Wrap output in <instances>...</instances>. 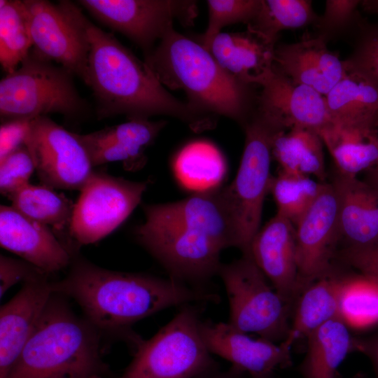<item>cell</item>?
Wrapping results in <instances>:
<instances>
[{
	"instance_id": "6da1fadb",
	"label": "cell",
	"mask_w": 378,
	"mask_h": 378,
	"mask_svg": "<svg viewBox=\"0 0 378 378\" xmlns=\"http://www.w3.org/2000/svg\"><path fill=\"white\" fill-rule=\"evenodd\" d=\"M70 265L64 279L51 281L52 293L74 299L98 330L122 334L135 347L141 341L130 332L136 322L169 307L219 299L172 277L109 270L81 258Z\"/></svg>"
},
{
	"instance_id": "7a4b0ae2",
	"label": "cell",
	"mask_w": 378,
	"mask_h": 378,
	"mask_svg": "<svg viewBox=\"0 0 378 378\" xmlns=\"http://www.w3.org/2000/svg\"><path fill=\"white\" fill-rule=\"evenodd\" d=\"M90 53L85 83L91 88L99 119L124 115L128 120L164 115L194 131L211 129L216 120L173 96L144 61L111 33L85 21Z\"/></svg>"
},
{
	"instance_id": "3957f363",
	"label": "cell",
	"mask_w": 378,
	"mask_h": 378,
	"mask_svg": "<svg viewBox=\"0 0 378 378\" xmlns=\"http://www.w3.org/2000/svg\"><path fill=\"white\" fill-rule=\"evenodd\" d=\"M144 61L164 86L182 90L190 106L206 116L223 115L242 126L256 108L258 85L225 71L200 42L174 28Z\"/></svg>"
},
{
	"instance_id": "277c9868",
	"label": "cell",
	"mask_w": 378,
	"mask_h": 378,
	"mask_svg": "<svg viewBox=\"0 0 378 378\" xmlns=\"http://www.w3.org/2000/svg\"><path fill=\"white\" fill-rule=\"evenodd\" d=\"M136 239L169 273L188 285H200L218 274L225 249L199 206L192 200L147 204Z\"/></svg>"
},
{
	"instance_id": "5b68a950",
	"label": "cell",
	"mask_w": 378,
	"mask_h": 378,
	"mask_svg": "<svg viewBox=\"0 0 378 378\" xmlns=\"http://www.w3.org/2000/svg\"><path fill=\"white\" fill-rule=\"evenodd\" d=\"M104 370L99 330L52 293L6 378H92Z\"/></svg>"
},
{
	"instance_id": "8992f818",
	"label": "cell",
	"mask_w": 378,
	"mask_h": 378,
	"mask_svg": "<svg viewBox=\"0 0 378 378\" xmlns=\"http://www.w3.org/2000/svg\"><path fill=\"white\" fill-rule=\"evenodd\" d=\"M74 76L31 48L20 66L0 81L1 121L52 113L70 118L85 115L88 105L77 90Z\"/></svg>"
},
{
	"instance_id": "52a82bcc",
	"label": "cell",
	"mask_w": 378,
	"mask_h": 378,
	"mask_svg": "<svg viewBox=\"0 0 378 378\" xmlns=\"http://www.w3.org/2000/svg\"><path fill=\"white\" fill-rule=\"evenodd\" d=\"M242 127V157L235 178L225 190L236 225L237 248L249 254L252 240L260 228L264 200L273 177V143L277 134L286 130L256 108Z\"/></svg>"
},
{
	"instance_id": "ba28073f",
	"label": "cell",
	"mask_w": 378,
	"mask_h": 378,
	"mask_svg": "<svg viewBox=\"0 0 378 378\" xmlns=\"http://www.w3.org/2000/svg\"><path fill=\"white\" fill-rule=\"evenodd\" d=\"M200 310L181 307L173 318L136 346L120 378H195L217 369L200 331Z\"/></svg>"
},
{
	"instance_id": "9c48e42d",
	"label": "cell",
	"mask_w": 378,
	"mask_h": 378,
	"mask_svg": "<svg viewBox=\"0 0 378 378\" xmlns=\"http://www.w3.org/2000/svg\"><path fill=\"white\" fill-rule=\"evenodd\" d=\"M218 275L228 299L232 326L275 343L289 336L290 305L269 284L250 255L221 263Z\"/></svg>"
},
{
	"instance_id": "30bf717a",
	"label": "cell",
	"mask_w": 378,
	"mask_h": 378,
	"mask_svg": "<svg viewBox=\"0 0 378 378\" xmlns=\"http://www.w3.org/2000/svg\"><path fill=\"white\" fill-rule=\"evenodd\" d=\"M148 183L94 171L75 203L71 238L87 245L111 234L138 206Z\"/></svg>"
},
{
	"instance_id": "8fae6325",
	"label": "cell",
	"mask_w": 378,
	"mask_h": 378,
	"mask_svg": "<svg viewBox=\"0 0 378 378\" xmlns=\"http://www.w3.org/2000/svg\"><path fill=\"white\" fill-rule=\"evenodd\" d=\"M24 2L29 14L32 50L85 82L90 47L86 17L81 10L69 1Z\"/></svg>"
},
{
	"instance_id": "7c38bea8",
	"label": "cell",
	"mask_w": 378,
	"mask_h": 378,
	"mask_svg": "<svg viewBox=\"0 0 378 378\" xmlns=\"http://www.w3.org/2000/svg\"><path fill=\"white\" fill-rule=\"evenodd\" d=\"M101 23L150 52L177 20L190 26L197 15L196 2L176 0H80Z\"/></svg>"
},
{
	"instance_id": "4fadbf2b",
	"label": "cell",
	"mask_w": 378,
	"mask_h": 378,
	"mask_svg": "<svg viewBox=\"0 0 378 378\" xmlns=\"http://www.w3.org/2000/svg\"><path fill=\"white\" fill-rule=\"evenodd\" d=\"M24 145L40 181L52 189L80 190L94 172L76 133L48 116L32 120Z\"/></svg>"
},
{
	"instance_id": "5bb4252c",
	"label": "cell",
	"mask_w": 378,
	"mask_h": 378,
	"mask_svg": "<svg viewBox=\"0 0 378 378\" xmlns=\"http://www.w3.org/2000/svg\"><path fill=\"white\" fill-rule=\"evenodd\" d=\"M295 227L299 296L309 284L332 272V260L340 241L338 201L332 183H324Z\"/></svg>"
},
{
	"instance_id": "9a60e30c",
	"label": "cell",
	"mask_w": 378,
	"mask_h": 378,
	"mask_svg": "<svg viewBox=\"0 0 378 378\" xmlns=\"http://www.w3.org/2000/svg\"><path fill=\"white\" fill-rule=\"evenodd\" d=\"M248 83L259 87L256 109L278 121L286 130L300 127L318 135L332 126L325 97L309 86L293 83L273 64Z\"/></svg>"
},
{
	"instance_id": "2e32d148",
	"label": "cell",
	"mask_w": 378,
	"mask_h": 378,
	"mask_svg": "<svg viewBox=\"0 0 378 378\" xmlns=\"http://www.w3.org/2000/svg\"><path fill=\"white\" fill-rule=\"evenodd\" d=\"M200 331L211 354L225 359L251 378H270L276 368L291 364L295 340L290 337L277 344L262 337L253 339L228 322L210 320L200 321Z\"/></svg>"
},
{
	"instance_id": "e0dca14e",
	"label": "cell",
	"mask_w": 378,
	"mask_h": 378,
	"mask_svg": "<svg viewBox=\"0 0 378 378\" xmlns=\"http://www.w3.org/2000/svg\"><path fill=\"white\" fill-rule=\"evenodd\" d=\"M46 273L24 281L0 309V378H6L32 335L52 291Z\"/></svg>"
},
{
	"instance_id": "ac0fdd59",
	"label": "cell",
	"mask_w": 378,
	"mask_h": 378,
	"mask_svg": "<svg viewBox=\"0 0 378 378\" xmlns=\"http://www.w3.org/2000/svg\"><path fill=\"white\" fill-rule=\"evenodd\" d=\"M250 255L277 293L294 304L298 297L295 225L276 214L253 237Z\"/></svg>"
},
{
	"instance_id": "d6986e66",
	"label": "cell",
	"mask_w": 378,
	"mask_h": 378,
	"mask_svg": "<svg viewBox=\"0 0 378 378\" xmlns=\"http://www.w3.org/2000/svg\"><path fill=\"white\" fill-rule=\"evenodd\" d=\"M0 244L47 274L62 270L72 261L69 250L48 226L11 206H0Z\"/></svg>"
},
{
	"instance_id": "ffe728a7",
	"label": "cell",
	"mask_w": 378,
	"mask_h": 378,
	"mask_svg": "<svg viewBox=\"0 0 378 378\" xmlns=\"http://www.w3.org/2000/svg\"><path fill=\"white\" fill-rule=\"evenodd\" d=\"M166 122L133 119L106 127L88 134L76 136L87 151L94 167L122 162L126 169L144 165L145 150L153 143Z\"/></svg>"
},
{
	"instance_id": "44dd1931",
	"label": "cell",
	"mask_w": 378,
	"mask_h": 378,
	"mask_svg": "<svg viewBox=\"0 0 378 378\" xmlns=\"http://www.w3.org/2000/svg\"><path fill=\"white\" fill-rule=\"evenodd\" d=\"M318 36L275 46L273 65L296 84L305 85L322 95L346 75L343 60L330 51Z\"/></svg>"
},
{
	"instance_id": "7402d4cb",
	"label": "cell",
	"mask_w": 378,
	"mask_h": 378,
	"mask_svg": "<svg viewBox=\"0 0 378 378\" xmlns=\"http://www.w3.org/2000/svg\"><path fill=\"white\" fill-rule=\"evenodd\" d=\"M338 201L340 241L344 248L378 242V188L368 181L338 174L332 183Z\"/></svg>"
},
{
	"instance_id": "603a6c76",
	"label": "cell",
	"mask_w": 378,
	"mask_h": 378,
	"mask_svg": "<svg viewBox=\"0 0 378 378\" xmlns=\"http://www.w3.org/2000/svg\"><path fill=\"white\" fill-rule=\"evenodd\" d=\"M332 126L378 127V85L352 74L325 95Z\"/></svg>"
},
{
	"instance_id": "cb8c5ba5",
	"label": "cell",
	"mask_w": 378,
	"mask_h": 378,
	"mask_svg": "<svg viewBox=\"0 0 378 378\" xmlns=\"http://www.w3.org/2000/svg\"><path fill=\"white\" fill-rule=\"evenodd\" d=\"M319 136L339 174L356 177L378 165V127L332 126Z\"/></svg>"
},
{
	"instance_id": "d4e9b609",
	"label": "cell",
	"mask_w": 378,
	"mask_h": 378,
	"mask_svg": "<svg viewBox=\"0 0 378 378\" xmlns=\"http://www.w3.org/2000/svg\"><path fill=\"white\" fill-rule=\"evenodd\" d=\"M274 48L248 31L220 32L214 39L209 52L225 71L248 83L251 78L273 64Z\"/></svg>"
},
{
	"instance_id": "484cf974",
	"label": "cell",
	"mask_w": 378,
	"mask_h": 378,
	"mask_svg": "<svg viewBox=\"0 0 378 378\" xmlns=\"http://www.w3.org/2000/svg\"><path fill=\"white\" fill-rule=\"evenodd\" d=\"M307 349L301 364L303 378H336L349 353L355 351V337L339 317L325 323L307 337Z\"/></svg>"
},
{
	"instance_id": "4316f807",
	"label": "cell",
	"mask_w": 378,
	"mask_h": 378,
	"mask_svg": "<svg viewBox=\"0 0 378 378\" xmlns=\"http://www.w3.org/2000/svg\"><path fill=\"white\" fill-rule=\"evenodd\" d=\"M345 275L333 271L307 286L294 302L290 332L295 342L307 337L328 321L338 317L339 298Z\"/></svg>"
},
{
	"instance_id": "83f0119b",
	"label": "cell",
	"mask_w": 378,
	"mask_h": 378,
	"mask_svg": "<svg viewBox=\"0 0 378 378\" xmlns=\"http://www.w3.org/2000/svg\"><path fill=\"white\" fill-rule=\"evenodd\" d=\"M277 134L272 146V158L279 171L314 176L321 182L326 178L323 141L315 131L293 127Z\"/></svg>"
},
{
	"instance_id": "f1b7e54d",
	"label": "cell",
	"mask_w": 378,
	"mask_h": 378,
	"mask_svg": "<svg viewBox=\"0 0 378 378\" xmlns=\"http://www.w3.org/2000/svg\"><path fill=\"white\" fill-rule=\"evenodd\" d=\"M8 198L11 206L25 216L52 227L57 237L70 236L75 204L65 195L45 185L29 183Z\"/></svg>"
},
{
	"instance_id": "f546056e",
	"label": "cell",
	"mask_w": 378,
	"mask_h": 378,
	"mask_svg": "<svg viewBox=\"0 0 378 378\" xmlns=\"http://www.w3.org/2000/svg\"><path fill=\"white\" fill-rule=\"evenodd\" d=\"M318 15L307 0H262L248 31L274 46L279 31L314 24Z\"/></svg>"
},
{
	"instance_id": "4dcf8cb0",
	"label": "cell",
	"mask_w": 378,
	"mask_h": 378,
	"mask_svg": "<svg viewBox=\"0 0 378 378\" xmlns=\"http://www.w3.org/2000/svg\"><path fill=\"white\" fill-rule=\"evenodd\" d=\"M33 48L29 14L24 1H0V62L10 74Z\"/></svg>"
},
{
	"instance_id": "1f68e13d",
	"label": "cell",
	"mask_w": 378,
	"mask_h": 378,
	"mask_svg": "<svg viewBox=\"0 0 378 378\" xmlns=\"http://www.w3.org/2000/svg\"><path fill=\"white\" fill-rule=\"evenodd\" d=\"M174 169L181 182L199 191L217 187L225 164L219 150L211 144L196 141L186 146L178 154Z\"/></svg>"
},
{
	"instance_id": "d6a6232c",
	"label": "cell",
	"mask_w": 378,
	"mask_h": 378,
	"mask_svg": "<svg viewBox=\"0 0 378 378\" xmlns=\"http://www.w3.org/2000/svg\"><path fill=\"white\" fill-rule=\"evenodd\" d=\"M338 317L348 327L378 324V284L362 274L345 275L339 298Z\"/></svg>"
},
{
	"instance_id": "836d02e7",
	"label": "cell",
	"mask_w": 378,
	"mask_h": 378,
	"mask_svg": "<svg viewBox=\"0 0 378 378\" xmlns=\"http://www.w3.org/2000/svg\"><path fill=\"white\" fill-rule=\"evenodd\" d=\"M324 183L307 176L279 171L277 176L272 177L270 188L276 214L295 226L318 197Z\"/></svg>"
},
{
	"instance_id": "e575fe53",
	"label": "cell",
	"mask_w": 378,
	"mask_h": 378,
	"mask_svg": "<svg viewBox=\"0 0 378 378\" xmlns=\"http://www.w3.org/2000/svg\"><path fill=\"white\" fill-rule=\"evenodd\" d=\"M208 25L200 43L209 51L210 46L221 29L232 24H250L258 13L262 0H209Z\"/></svg>"
},
{
	"instance_id": "d590c367",
	"label": "cell",
	"mask_w": 378,
	"mask_h": 378,
	"mask_svg": "<svg viewBox=\"0 0 378 378\" xmlns=\"http://www.w3.org/2000/svg\"><path fill=\"white\" fill-rule=\"evenodd\" d=\"M351 54L343 60L346 74L360 76L378 85V22H363Z\"/></svg>"
},
{
	"instance_id": "8d00e7d4",
	"label": "cell",
	"mask_w": 378,
	"mask_h": 378,
	"mask_svg": "<svg viewBox=\"0 0 378 378\" xmlns=\"http://www.w3.org/2000/svg\"><path fill=\"white\" fill-rule=\"evenodd\" d=\"M360 3L358 0H327L323 14L313 24L316 36L328 42L348 31H357L364 22L357 8Z\"/></svg>"
},
{
	"instance_id": "74e56055",
	"label": "cell",
	"mask_w": 378,
	"mask_h": 378,
	"mask_svg": "<svg viewBox=\"0 0 378 378\" xmlns=\"http://www.w3.org/2000/svg\"><path fill=\"white\" fill-rule=\"evenodd\" d=\"M35 170L32 157L23 146L0 162V192L10 197L30 183L29 179Z\"/></svg>"
},
{
	"instance_id": "f35d334b",
	"label": "cell",
	"mask_w": 378,
	"mask_h": 378,
	"mask_svg": "<svg viewBox=\"0 0 378 378\" xmlns=\"http://www.w3.org/2000/svg\"><path fill=\"white\" fill-rule=\"evenodd\" d=\"M341 260L378 284V242L363 248H344Z\"/></svg>"
},
{
	"instance_id": "ab89813d",
	"label": "cell",
	"mask_w": 378,
	"mask_h": 378,
	"mask_svg": "<svg viewBox=\"0 0 378 378\" xmlns=\"http://www.w3.org/2000/svg\"><path fill=\"white\" fill-rule=\"evenodd\" d=\"M41 273L46 272L24 260L1 255L0 298H2L10 288L18 282L27 281Z\"/></svg>"
},
{
	"instance_id": "60d3db41",
	"label": "cell",
	"mask_w": 378,
	"mask_h": 378,
	"mask_svg": "<svg viewBox=\"0 0 378 378\" xmlns=\"http://www.w3.org/2000/svg\"><path fill=\"white\" fill-rule=\"evenodd\" d=\"M32 120L20 118L1 122L0 126V162L24 146Z\"/></svg>"
},
{
	"instance_id": "b9f144b4",
	"label": "cell",
	"mask_w": 378,
	"mask_h": 378,
	"mask_svg": "<svg viewBox=\"0 0 378 378\" xmlns=\"http://www.w3.org/2000/svg\"><path fill=\"white\" fill-rule=\"evenodd\" d=\"M355 351L365 354L371 360L378 378V332L367 338H356L354 342Z\"/></svg>"
},
{
	"instance_id": "7bdbcfd3",
	"label": "cell",
	"mask_w": 378,
	"mask_h": 378,
	"mask_svg": "<svg viewBox=\"0 0 378 378\" xmlns=\"http://www.w3.org/2000/svg\"><path fill=\"white\" fill-rule=\"evenodd\" d=\"M195 378H244V373L231 366L227 370L220 371L217 368Z\"/></svg>"
},
{
	"instance_id": "ee69618b",
	"label": "cell",
	"mask_w": 378,
	"mask_h": 378,
	"mask_svg": "<svg viewBox=\"0 0 378 378\" xmlns=\"http://www.w3.org/2000/svg\"><path fill=\"white\" fill-rule=\"evenodd\" d=\"M360 5L365 12L378 15V0L360 1Z\"/></svg>"
},
{
	"instance_id": "f6af8a7d",
	"label": "cell",
	"mask_w": 378,
	"mask_h": 378,
	"mask_svg": "<svg viewBox=\"0 0 378 378\" xmlns=\"http://www.w3.org/2000/svg\"><path fill=\"white\" fill-rule=\"evenodd\" d=\"M368 172L369 178L367 181L378 188V165Z\"/></svg>"
},
{
	"instance_id": "bcb514c9",
	"label": "cell",
	"mask_w": 378,
	"mask_h": 378,
	"mask_svg": "<svg viewBox=\"0 0 378 378\" xmlns=\"http://www.w3.org/2000/svg\"><path fill=\"white\" fill-rule=\"evenodd\" d=\"M92 378H104V376H101V375H97V376H94Z\"/></svg>"
},
{
	"instance_id": "7dc6e473",
	"label": "cell",
	"mask_w": 378,
	"mask_h": 378,
	"mask_svg": "<svg viewBox=\"0 0 378 378\" xmlns=\"http://www.w3.org/2000/svg\"><path fill=\"white\" fill-rule=\"evenodd\" d=\"M270 378H272V377H270Z\"/></svg>"
}]
</instances>
